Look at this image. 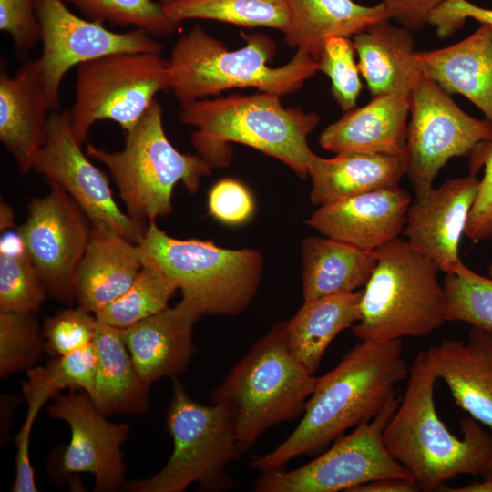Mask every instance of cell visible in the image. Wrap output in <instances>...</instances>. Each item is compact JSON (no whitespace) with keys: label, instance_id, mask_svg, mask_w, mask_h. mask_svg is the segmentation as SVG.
Masks as SVG:
<instances>
[{"label":"cell","instance_id":"6da1fadb","mask_svg":"<svg viewBox=\"0 0 492 492\" xmlns=\"http://www.w3.org/2000/svg\"><path fill=\"white\" fill-rule=\"evenodd\" d=\"M408 374L402 339L362 341L318 377L294 431L272 452L253 456L250 466L263 473L322 452L347 429L374 418Z\"/></svg>","mask_w":492,"mask_h":492},{"label":"cell","instance_id":"7a4b0ae2","mask_svg":"<svg viewBox=\"0 0 492 492\" xmlns=\"http://www.w3.org/2000/svg\"><path fill=\"white\" fill-rule=\"evenodd\" d=\"M436 380L426 350H421L383 436L389 453L425 492L438 491L458 475L482 476L492 456V434L476 419L468 415L460 419L462 437L441 421L434 401Z\"/></svg>","mask_w":492,"mask_h":492},{"label":"cell","instance_id":"3957f363","mask_svg":"<svg viewBox=\"0 0 492 492\" xmlns=\"http://www.w3.org/2000/svg\"><path fill=\"white\" fill-rule=\"evenodd\" d=\"M280 96L233 94L181 104L179 118L196 128L191 142L211 167L222 166V145L235 142L279 159L298 176H309L313 156L307 141L320 117L299 108H283Z\"/></svg>","mask_w":492,"mask_h":492},{"label":"cell","instance_id":"277c9868","mask_svg":"<svg viewBox=\"0 0 492 492\" xmlns=\"http://www.w3.org/2000/svg\"><path fill=\"white\" fill-rule=\"evenodd\" d=\"M246 45L229 51L200 26L174 45L168 59L169 88L180 104L235 87H254L280 97L296 92L319 71L318 61L297 49L285 65L271 67L275 45L265 35L244 36Z\"/></svg>","mask_w":492,"mask_h":492},{"label":"cell","instance_id":"5b68a950","mask_svg":"<svg viewBox=\"0 0 492 492\" xmlns=\"http://www.w3.org/2000/svg\"><path fill=\"white\" fill-rule=\"evenodd\" d=\"M317 379L289 352L280 322L231 368L211 402L229 413L242 453L268 428L302 415Z\"/></svg>","mask_w":492,"mask_h":492},{"label":"cell","instance_id":"8992f818","mask_svg":"<svg viewBox=\"0 0 492 492\" xmlns=\"http://www.w3.org/2000/svg\"><path fill=\"white\" fill-rule=\"evenodd\" d=\"M142 263L168 276L200 316H232L253 301L263 259L253 249H226L212 241L177 239L148 225L138 243Z\"/></svg>","mask_w":492,"mask_h":492},{"label":"cell","instance_id":"52a82bcc","mask_svg":"<svg viewBox=\"0 0 492 492\" xmlns=\"http://www.w3.org/2000/svg\"><path fill=\"white\" fill-rule=\"evenodd\" d=\"M377 263L362 290L361 318L352 326L361 341L423 337L446 320L438 268L399 237L374 251Z\"/></svg>","mask_w":492,"mask_h":492},{"label":"cell","instance_id":"ba28073f","mask_svg":"<svg viewBox=\"0 0 492 492\" xmlns=\"http://www.w3.org/2000/svg\"><path fill=\"white\" fill-rule=\"evenodd\" d=\"M86 153L108 168L128 214L145 226L171 214L178 182L195 193L212 168L200 156L181 153L171 144L163 128L162 108L156 99L127 131L120 151L109 152L87 143Z\"/></svg>","mask_w":492,"mask_h":492},{"label":"cell","instance_id":"9c48e42d","mask_svg":"<svg viewBox=\"0 0 492 492\" xmlns=\"http://www.w3.org/2000/svg\"><path fill=\"white\" fill-rule=\"evenodd\" d=\"M171 379L166 426L173 440L172 454L157 474L124 483L122 488L129 492H182L192 483L206 491L232 487L233 479L226 467L241 451L229 413L218 404H199L177 377Z\"/></svg>","mask_w":492,"mask_h":492},{"label":"cell","instance_id":"30bf717a","mask_svg":"<svg viewBox=\"0 0 492 492\" xmlns=\"http://www.w3.org/2000/svg\"><path fill=\"white\" fill-rule=\"evenodd\" d=\"M169 88L168 59L157 53H114L77 66L76 95L68 111L80 145L97 121L131 129Z\"/></svg>","mask_w":492,"mask_h":492},{"label":"cell","instance_id":"8fae6325","mask_svg":"<svg viewBox=\"0 0 492 492\" xmlns=\"http://www.w3.org/2000/svg\"><path fill=\"white\" fill-rule=\"evenodd\" d=\"M400 398L391 397L371 420L363 422L317 458L292 471L263 472L256 482L258 492H350L380 478L414 479L384 443V431Z\"/></svg>","mask_w":492,"mask_h":492},{"label":"cell","instance_id":"7c38bea8","mask_svg":"<svg viewBox=\"0 0 492 492\" xmlns=\"http://www.w3.org/2000/svg\"><path fill=\"white\" fill-rule=\"evenodd\" d=\"M406 128L408 176L415 197L433 188L435 178L454 157L471 156L492 141V123L463 111L436 82L421 76L411 92Z\"/></svg>","mask_w":492,"mask_h":492},{"label":"cell","instance_id":"4fadbf2b","mask_svg":"<svg viewBox=\"0 0 492 492\" xmlns=\"http://www.w3.org/2000/svg\"><path fill=\"white\" fill-rule=\"evenodd\" d=\"M48 182L49 192L31 200L17 233L47 295L71 303L75 273L89 241L91 224L60 186Z\"/></svg>","mask_w":492,"mask_h":492},{"label":"cell","instance_id":"5bb4252c","mask_svg":"<svg viewBox=\"0 0 492 492\" xmlns=\"http://www.w3.org/2000/svg\"><path fill=\"white\" fill-rule=\"evenodd\" d=\"M41 30L40 72L54 110L59 107V88L75 66L114 53H157L163 45L144 29L111 31L103 23L86 20L71 12L64 0H36Z\"/></svg>","mask_w":492,"mask_h":492},{"label":"cell","instance_id":"9a60e30c","mask_svg":"<svg viewBox=\"0 0 492 492\" xmlns=\"http://www.w3.org/2000/svg\"><path fill=\"white\" fill-rule=\"evenodd\" d=\"M87 157L75 138L68 111H51L46 141L36 158L33 170L60 186L90 224L106 225L138 244L148 226L120 210L107 176Z\"/></svg>","mask_w":492,"mask_h":492},{"label":"cell","instance_id":"2e32d148","mask_svg":"<svg viewBox=\"0 0 492 492\" xmlns=\"http://www.w3.org/2000/svg\"><path fill=\"white\" fill-rule=\"evenodd\" d=\"M52 399L54 403L46 412L49 416L65 421L71 433L69 444L61 446L59 452L60 477L93 474L96 492L122 487L126 465L121 446L128 436L129 425L108 421L85 392H59Z\"/></svg>","mask_w":492,"mask_h":492},{"label":"cell","instance_id":"e0dca14e","mask_svg":"<svg viewBox=\"0 0 492 492\" xmlns=\"http://www.w3.org/2000/svg\"><path fill=\"white\" fill-rule=\"evenodd\" d=\"M478 185L479 179L471 174L451 179L415 197L408 208L406 241L445 274L455 272L463 263L459 244Z\"/></svg>","mask_w":492,"mask_h":492},{"label":"cell","instance_id":"ac0fdd59","mask_svg":"<svg viewBox=\"0 0 492 492\" xmlns=\"http://www.w3.org/2000/svg\"><path fill=\"white\" fill-rule=\"evenodd\" d=\"M410 204L401 187L379 190L319 206L306 224L325 237L374 251L399 237Z\"/></svg>","mask_w":492,"mask_h":492},{"label":"cell","instance_id":"d6986e66","mask_svg":"<svg viewBox=\"0 0 492 492\" xmlns=\"http://www.w3.org/2000/svg\"><path fill=\"white\" fill-rule=\"evenodd\" d=\"M54 110L38 59H26L15 75L0 73V140L26 175L47 138L48 116Z\"/></svg>","mask_w":492,"mask_h":492},{"label":"cell","instance_id":"ffe728a7","mask_svg":"<svg viewBox=\"0 0 492 492\" xmlns=\"http://www.w3.org/2000/svg\"><path fill=\"white\" fill-rule=\"evenodd\" d=\"M200 318L181 300L173 307L119 329L140 379L147 384L163 377H177L195 352L194 323Z\"/></svg>","mask_w":492,"mask_h":492},{"label":"cell","instance_id":"44dd1931","mask_svg":"<svg viewBox=\"0 0 492 492\" xmlns=\"http://www.w3.org/2000/svg\"><path fill=\"white\" fill-rule=\"evenodd\" d=\"M426 353L456 405L492 429V332L471 326L466 343L445 339Z\"/></svg>","mask_w":492,"mask_h":492},{"label":"cell","instance_id":"7402d4cb","mask_svg":"<svg viewBox=\"0 0 492 492\" xmlns=\"http://www.w3.org/2000/svg\"><path fill=\"white\" fill-rule=\"evenodd\" d=\"M143 267L139 245L106 225H92L74 278L78 306L96 314L133 283Z\"/></svg>","mask_w":492,"mask_h":492},{"label":"cell","instance_id":"603a6c76","mask_svg":"<svg viewBox=\"0 0 492 492\" xmlns=\"http://www.w3.org/2000/svg\"><path fill=\"white\" fill-rule=\"evenodd\" d=\"M410 103L411 93L373 97L364 107L346 111L329 125L322 132L319 143L335 154H405Z\"/></svg>","mask_w":492,"mask_h":492},{"label":"cell","instance_id":"cb8c5ba5","mask_svg":"<svg viewBox=\"0 0 492 492\" xmlns=\"http://www.w3.org/2000/svg\"><path fill=\"white\" fill-rule=\"evenodd\" d=\"M423 76L448 94H461L492 123V26L452 46L415 53Z\"/></svg>","mask_w":492,"mask_h":492},{"label":"cell","instance_id":"d4e9b609","mask_svg":"<svg viewBox=\"0 0 492 492\" xmlns=\"http://www.w3.org/2000/svg\"><path fill=\"white\" fill-rule=\"evenodd\" d=\"M406 169V153L346 152L329 159L313 154L309 165L311 202L319 207L374 190L400 187Z\"/></svg>","mask_w":492,"mask_h":492},{"label":"cell","instance_id":"484cf974","mask_svg":"<svg viewBox=\"0 0 492 492\" xmlns=\"http://www.w3.org/2000/svg\"><path fill=\"white\" fill-rule=\"evenodd\" d=\"M388 20L354 36L358 67L373 97L411 93L422 76L411 33Z\"/></svg>","mask_w":492,"mask_h":492},{"label":"cell","instance_id":"4316f807","mask_svg":"<svg viewBox=\"0 0 492 492\" xmlns=\"http://www.w3.org/2000/svg\"><path fill=\"white\" fill-rule=\"evenodd\" d=\"M289 24L286 42L319 60L327 39L354 36L389 19L384 5L364 6L353 0H285Z\"/></svg>","mask_w":492,"mask_h":492},{"label":"cell","instance_id":"83f0119b","mask_svg":"<svg viewBox=\"0 0 492 492\" xmlns=\"http://www.w3.org/2000/svg\"><path fill=\"white\" fill-rule=\"evenodd\" d=\"M361 297L362 290L306 300L285 322L288 350L310 374L317 371L336 335L360 320Z\"/></svg>","mask_w":492,"mask_h":492},{"label":"cell","instance_id":"f1b7e54d","mask_svg":"<svg viewBox=\"0 0 492 492\" xmlns=\"http://www.w3.org/2000/svg\"><path fill=\"white\" fill-rule=\"evenodd\" d=\"M301 249L304 301L364 287L377 263L374 251L325 236L305 238Z\"/></svg>","mask_w":492,"mask_h":492},{"label":"cell","instance_id":"f546056e","mask_svg":"<svg viewBox=\"0 0 492 492\" xmlns=\"http://www.w3.org/2000/svg\"><path fill=\"white\" fill-rule=\"evenodd\" d=\"M94 343L98 364L91 400L96 408L105 416L145 413L150 385L140 379L119 329L98 321Z\"/></svg>","mask_w":492,"mask_h":492},{"label":"cell","instance_id":"4dcf8cb0","mask_svg":"<svg viewBox=\"0 0 492 492\" xmlns=\"http://www.w3.org/2000/svg\"><path fill=\"white\" fill-rule=\"evenodd\" d=\"M162 7L169 19L179 23L209 19L245 27H270L283 34L289 24L285 0H172Z\"/></svg>","mask_w":492,"mask_h":492},{"label":"cell","instance_id":"1f68e13d","mask_svg":"<svg viewBox=\"0 0 492 492\" xmlns=\"http://www.w3.org/2000/svg\"><path fill=\"white\" fill-rule=\"evenodd\" d=\"M46 296L19 234L5 233L0 241V312L36 313Z\"/></svg>","mask_w":492,"mask_h":492},{"label":"cell","instance_id":"d6a6232c","mask_svg":"<svg viewBox=\"0 0 492 492\" xmlns=\"http://www.w3.org/2000/svg\"><path fill=\"white\" fill-rule=\"evenodd\" d=\"M178 289L160 271L143 265L130 287L95 315L103 323L125 329L168 308Z\"/></svg>","mask_w":492,"mask_h":492},{"label":"cell","instance_id":"836d02e7","mask_svg":"<svg viewBox=\"0 0 492 492\" xmlns=\"http://www.w3.org/2000/svg\"><path fill=\"white\" fill-rule=\"evenodd\" d=\"M446 322H464L492 332V278L462 263L445 276Z\"/></svg>","mask_w":492,"mask_h":492},{"label":"cell","instance_id":"e575fe53","mask_svg":"<svg viewBox=\"0 0 492 492\" xmlns=\"http://www.w3.org/2000/svg\"><path fill=\"white\" fill-rule=\"evenodd\" d=\"M73 4L90 20L119 26H134L152 36L174 33L179 22L169 19L162 4L153 0H64Z\"/></svg>","mask_w":492,"mask_h":492},{"label":"cell","instance_id":"d590c367","mask_svg":"<svg viewBox=\"0 0 492 492\" xmlns=\"http://www.w3.org/2000/svg\"><path fill=\"white\" fill-rule=\"evenodd\" d=\"M43 353V339L35 313L0 312L1 379L34 368Z\"/></svg>","mask_w":492,"mask_h":492},{"label":"cell","instance_id":"8d00e7d4","mask_svg":"<svg viewBox=\"0 0 492 492\" xmlns=\"http://www.w3.org/2000/svg\"><path fill=\"white\" fill-rule=\"evenodd\" d=\"M23 392L27 404V412L20 432L15 436V478L12 492H37L35 473L30 462L29 443L35 419L48 400L59 393L48 381L45 367L27 371V381L23 383Z\"/></svg>","mask_w":492,"mask_h":492},{"label":"cell","instance_id":"74e56055","mask_svg":"<svg viewBox=\"0 0 492 492\" xmlns=\"http://www.w3.org/2000/svg\"><path fill=\"white\" fill-rule=\"evenodd\" d=\"M353 41L345 36L327 39L318 60L319 71L331 79L332 94L346 112L355 108L362 89Z\"/></svg>","mask_w":492,"mask_h":492},{"label":"cell","instance_id":"f35d334b","mask_svg":"<svg viewBox=\"0 0 492 492\" xmlns=\"http://www.w3.org/2000/svg\"><path fill=\"white\" fill-rule=\"evenodd\" d=\"M97 323L96 315L80 306L47 317L41 330L45 353L58 357L93 342Z\"/></svg>","mask_w":492,"mask_h":492},{"label":"cell","instance_id":"ab89813d","mask_svg":"<svg viewBox=\"0 0 492 492\" xmlns=\"http://www.w3.org/2000/svg\"><path fill=\"white\" fill-rule=\"evenodd\" d=\"M97 364V351L93 341L65 355L55 357L45 366V370L48 381L58 392L79 389L92 398Z\"/></svg>","mask_w":492,"mask_h":492},{"label":"cell","instance_id":"60d3db41","mask_svg":"<svg viewBox=\"0 0 492 492\" xmlns=\"http://www.w3.org/2000/svg\"><path fill=\"white\" fill-rule=\"evenodd\" d=\"M485 166L476 200L469 213L465 234L473 242L492 240V141L484 143L471 156V175Z\"/></svg>","mask_w":492,"mask_h":492},{"label":"cell","instance_id":"b9f144b4","mask_svg":"<svg viewBox=\"0 0 492 492\" xmlns=\"http://www.w3.org/2000/svg\"><path fill=\"white\" fill-rule=\"evenodd\" d=\"M0 30L11 36L16 57L26 60L41 40L36 0H0Z\"/></svg>","mask_w":492,"mask_h":492},{"label":"cell","instance_id":"7bdbcfd3","mask_svg":"<svg viewBox=\"0 0 492 492\" xmlns=\"http://www.w3.org/2000/svg\"><path fill=\"white\" fill-rule=\"evenodd\" d=\"M208 208L218 220L230 225L248 220L254 211V201L249 190L235 179H221L209 191Z\"/></svg>","mask_w":492,"mask_h":492},{"label":"cell","instance_id":"ee69618b","mask_svg":"<svg viewBox=\"0 0 492 492\" xmlns=\"http://www.w3.org/2000/svg\"><path fill=\"white\" fill-rule=\"evenodd\" d=\"M492 26V10L477 6L467 0H445L428 17L439 37H446L462 26L466 18Z\"/></svg>","mask_w":492,"mask_h":492},{"label":"cell","instance_id":"f6af8a7d","mask_svg":"<svg viewBox=\"0 0 492 492\" xmlns=\"http://www.w3.org/2000/svg\"><path fill=\"white\" fill-rule=\"evenodd\" d=\"M445 0H384L389 19L408 30H417L428 21L431 13Z\"/></svg>","mask_w":492,"mask_h":492},{"label":"cell","instance_id":"bcb514c9","mask_svg":"<svg viewBox=\"0 0 492 492\" xmlns=\"http://www.w3.org/2000/svg\"><path fill=\"white\" fill-rule=\"evenodd\" d=\"M420 490L415 479L387 477L362 484L350 492H416Z\"/></svg>","mask_w":492,"mask_h":492},{"label":"cell","instance_id":"7dc6e473","mask_svg":"<svg viewBox=\"0 0 492 492\" xmlns=\"http://www.w3.org/2000/svg\"><path fill=\"white\" fill-rule=\"evenodd\" d=\"M438 491H447V492H492V481L483 478L482 481H475L470 484L457 487H446V484L443 485Z\"/></svg>","mask_w":492,"mask_h":492},{"label":"cell","instance_id":"c3c4849f","mask_svg":"<svg viewBox=\"0 0 492 492\" xmlns=\"http://www.w3.org/2000/svg\"><path fill=\"white\" fill-rule=\"evenodd\" d=\"M14 225V212L5 202L0 204V231H3Z\"/></svg>","mask_w":492,"mask_h":492},{"label":"cell","instance_id":"681fc988","mask_svg":"<svg viewBox=\"0 0 492 492\" xmlns=\"http://www.w3.org/2000/svg\"><path fill=\"white\" fill-rule=\"evenodd\" d=\"M482 477L492 481V456L490 460L482 475Z\"/></svg>","mask_w":492,"mask_h":492},{"label":"cell","instance_id":"f907efd6","mask_svg":"<svg viewBox=\"0 0 492 492\" xmlns=\"http://www.w3.org/2000/svg\"><path fill=\"white\" fill-rule=\"evenodd\" d=\"M488 274H489V277L492 278V262H491V264L489 265V268H488Z\"/></svg>","mask_w":492,"mask_h":492},{"label":"cell","instance_id":"816d5d0a","mask_svg":"<svg viewBox=\"0 0 492 492\" xmlns=\"http://www.w3.org/2000/svg\"><path fill=\"white\" fill-rule=\"evenodd\" d=\"M160 1V4L164 5V4H167L172 0H159Z\"/></svg>","mask_w":492,"mask_h":492}]
</instances>
